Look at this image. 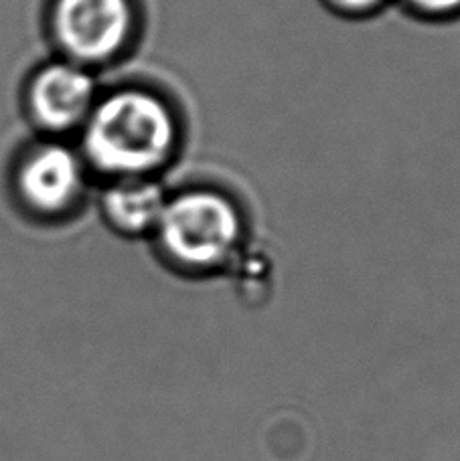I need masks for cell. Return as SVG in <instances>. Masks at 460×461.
I'll list each match as a JSON object with an SVG mask.
<instances>
[{
  "mask_svg": "<svg viewBox=\"0 0 460 461\" xmlns=\"http://www.w3.org/2000/svg\"><path fill=\"white\" fill-rule=\"evenodd\" d=\"M177 118L152 92L128 87L96 102L87 115L84 148L96 170L122 178H146L175 152Z\"/></svg>",
  "mask_w": 460,
  "mask_h": 461,
  "instance_id": "cell-1",
  "label": "cell"
},
{
  "mask_svg": "<svg viewBox=\"0 0 460 461\" xmlns=\"http://www.w3.org/2000/svg\"><path fill=\"white\" fill-rule=\"evenodd\" d=\"M244 217L229 196L207 188L169 196L154 235L162 253L179 267L213 271L244 249Z\"/></svg>",
  "mask_w": 460,
  "mask_h": 461,
  "instance_id": "cell-2",
  "label": "cell"
},
{
  "mask_svg": "<svg viewBox=\"0 0 460 461\" xmlns=\"http://www.w3.org/2000/svg\"><path fill=\"white\" fill-rule=\"evenodd\" d=\"M55 29L61 45L84 63H100L124 51L134 32L130 0H60Z\"/></svg>",
  "mask_w": 460,
  "mask_h": 461,
  "instance_id": "cell-3",
  "label": "cell"
},
{
  "mask_svg": "<svg viewBox=\"0 0 460 461\" xmlns=\"http://www.w3.org/2000/svg\"><path fill=\"white\" fill-rule=\"evenodd\" d=\"M96 105V81L78 65H51L32 86V108L49 128L63 130L87 120Z\"/></svg>",
  "mask_w": 460,
  "mask_h": 461,
  "instance_id": "cell-4",
  "label": "cell"
},
{
  "mask_svg": "<svg viewBox=\"0 0 460 461\" xmlns=\"http://www.w3.org/2000/svg\"><path fill=\"white\" fill-rule=\"evenodd\" d=\"M23 193L37 209L55 212L68 209L84 186V167L63 146H47L31 156L21 175Z\"/></svg>",
  "mask_w": 460,
  "mask_h": 461,
  "instance_id": "cell-5",
  "label": "cell"
},
{
  "mask_svg": "<svg viewBox=\"0 0 460 461\" xmlns=\"http://www.w3.org/2000/svg\"><path fill=\"white\" fill-rule=\"evenodd\" d=\"M167 203V191L152 176L114 180L102 196V209L108 223L128 237L154 235Z\"/></svg>",
  "mask_w": 460,
  "mask_h": 461,
  "instance_id": "cell-6",
  "label": "cell"
},
{
  "mask_svg": "<svg viewBox=\"0 0 460 461\" xmlns=\"http://www.w3.org/2000/svg\"><path fill=\"white\" fill-rule=\"evenodd\" d=\"M404 3L418 14H430V16L448 14L460 8V0H404Z\"/></svg>",
  "mask_w": 460,
  "mask_h": 461,
  "instance_id": "cell-7",
  "label": "cell"
},
{
  "mask_svg": "<svg viewBox=\"0 0 460 461\" xmlns=\"http://www.w3.org/2000/svg\"><path fill=\"white\" fill-rule=\"evenodd\" d=\"M327 3L345 14H367L380 8L385 0H327Z\"/></svg>",
  "mask_w": 460,
  "mask_h": 461,
  "instance_id": "cell-8",
  "label": "cell"
}]
</instances>
